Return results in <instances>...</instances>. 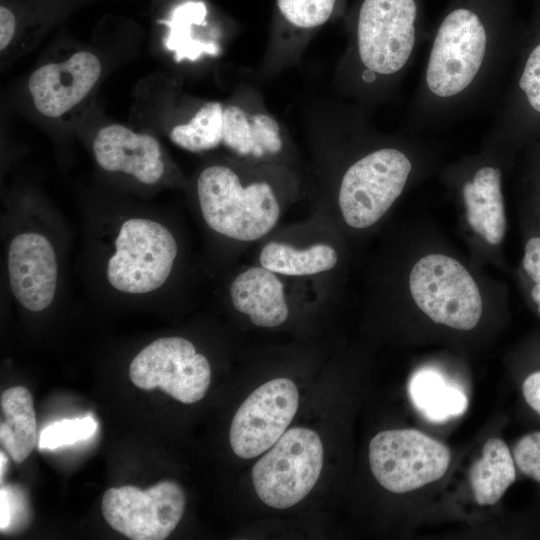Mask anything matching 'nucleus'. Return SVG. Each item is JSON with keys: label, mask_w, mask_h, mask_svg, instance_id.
Masks as SVG:
<instances>
[{"label": "nucleus", "mask_w": 540, "mask_h": 540, "mask_svg": "<svg viewBox=\"0 0 540 540\" xmlns=\"http://www.w3.org/2000/svg\"><path fill=\"white\" fill-rule=\"evenodd\" d=\"M91 215L89 258L105 296H157L170 281L179 256L172 229L157 212L117 207Z\"/></svg>", "instance_id": "obj_1"}, {"label": "nucleus", "mask_w": 540, "mask_h": 540, "mask_svg": "<svg viewBox=\"0 0 540 540\" xmlns=\"http://www.w3.org/2000/svg\"><path fill=\"white\" fill-rule=\"evenodd\" d=\"M27 497L19 485H2L0 489L1 532L19 530L27 524L29 515Z\"/></svg>", "instance_id": "obj_26"}, {"label": "nucleus", "mask_w": 540, "mask_h": 540, "mask_svg": "<svg viewBox=\"0 0 540 540\" xmlns=\"http://www.w3.org/2000/svg\"><path fill=\"white\" fill-rule=\"evenodd\" d=\"M540 121V26L524 50L514 91L495 126H520Z\"/></svg>", "instance_id": "obj_20"}, {"label": "nucleus", "mask_w": 540, "mask_h": 540, "mask_svg": "<svg viewBox=\"0 0 540 540\" xmlns=\"http://www.w3.org/2000/svg\"><path fill=\"white\" fill-rule=\"evenodd\" d=\"M96 429L97 423L91 415L82 418L62 419L42 429L38 448L39 450H54L72 445L90 438Z\"/></svg>", "instance_id": "obj_25"}, {"label": "nucleus", "mask_w": 540, "mask_h": 540, "mask_svg": "<svg viewBox=\"0 0 540 540\" xmlns=\"http://www.w3.org/2000/svg\"><path fill=\"white\" fill-rule=\"evenodd\" d=\"M234 308L259 327L281 325L288 318L284 286L276 273L252 267L238 274L229 288Z\"/></svg>", "instance_id": "obj_14"}, {"label": "nucleus", "mask_w": 540, "mask_h": 540, "mask_svg": "<svg viewBox=\"0 0 540 540\" xmlns=\"http://www.w3.org/2000/svg\"><path fill=\"white\" fill-rule=\"evenodd\" d=\"M522 393L527 404L540 416V370L525 378Z\"/></svg>", "instance_id": "obj_29"}, {"label": "nucleus", "mask_w": 540, "mask_h": 540, "mask_svg": "<svg viewBox=\"0 0 540 540\" xmlns=\"http://www.w3.org/2000/svg\"><path fill=\"white\" fill-rule=\"evenodd\" d=\"M461 191L471 228L489 244H500L506 231L501 170L490 164L478 165Z\"/></svg>", "instance_id": "obj_15"}, {"label": "nucleus", "mask_w": 540, "mask_h": 540, "mask_svg": "<svg viewBox=\"0 0 540 540\" xmlns=\"http://www.w3.org/2000/svg\"><path fill=\"white\" fill-rule=\"evenodd\" d=\"M345 3L346 0H275L277 43L292 45L308 39L338 16Z\"/></svg>", "instance_id": "obj_18"}, {"label": "nucleus", "mask_w": 540, "mask_h": 540, "mask_svg": "<svg viewBox=\"0 0 540 540\" xmlns=\"http://www.w3.org/2000/svg\"><path fill=\"white\" fill-rule=\"evenodd\" d=\"M262 267L282 275L305 276L332 269L338 260L337 252L327 244L296 249L288 244L270 242L259 256Z\"/></svg>", "instance_id": "obj_23"}, {"label": "nucleus", "mask_w": 540, "mask_h": 540, "mask_svg": "<svg viewBox=\"0 0 540 540\" xmlns=\"http://www.w3.org/2000/svg\"><path fill=\"white\" fill-rule=\"evenodd\" d=\"M208 11L204 2L187 0L176 5L169 17L160 22L168 27L164 41L167 50L173 52L176 62L185 59L195 61L202 55H217L216 42L203 39L198 31L206 27Z\"/></svg>", "instance_id": "obj_19"}, {"label": "nucleus", "mask_w": 540, "mask_h": 540, "mask_svg": "<svg viewBox=\"0 0 540 540\" xmlns=\"http://www.w3.org/2000/svg\"><path fill=\"white\" fill-rule=\"evenodd\" d=\"M414 165L406 151L395 146L371 150L344 172L338 203L345 222L356 229L376 223L403 192Z\"/></svg>", "instance_id": "obj_5"}, {"label": "nucleus", "mask_w": 540, "mask_h": 540, "mask_svg": "<svg viewBox=\"0 0 540 540\" xmlns=\"http://www.w3.org/2000/svg\"><path fill=\"white\" fill-rule=\"evenodd\" d=\"M129 377L140 389L158 387L172 398L192 404L205 396L211 382V366L191 341L166 336L150 342L135 355Z\"/></svg>", "instance_id": "obj_9"}, {"label": "nucleus", "mask_w": 540, "mask_h": 540, "mask_svg": "<svg viewBox=\"0 0 540 540\" xmlns=\"http://www.w3.org/2000/svg\"><path fill=\"white\" fill-rule=\"evenodd\" d=\"M31 212L18 216L5 237V276L11 296L26 311L52 306L60 293L61 252L58 239Z\"/></svg>", "instance_id": "obj_4"}, {"label": "nucleus", "mask_w": 540, "mask_h": 540, "mask_svg": "<svg viewBox=\"0 0 540 540\" xmlns=\"http://www.w3.org/2000/svg\"><path fill=\"white\" fill-rule=\"evenodd\" d=\"M223 110L219 101L204 103L187 122L171 128V142L193 153L217 148L223 139Z\"/></svg>", "instance_id": "obj_24"}, {"label": "nucleus", "mask_w": 540, "mask_h": 540, "mask_svg": "<svg viewBox=\"0 0 540 540\" xmlns=\"http://www.w3.org/2000/svg\"><path fill=\"white\" fill-rule=\"evenodd\" d=\"M409 394L416 408L434 422L460 416L468 405L466 395L459 388L445 382L437 372L427 369L412 377Z\"/></svg>", "instance_id": "obj_22"}, {"label": "nucleus", "mask_w": 540, "mask_h": 540, "mask_svg": "<svg viewBox=\"0 0 540 540\" xmlns=\"http://www.w3.org/2000/svg\"><path fill=\"white\" fill-rule=\"evenodd\" d=\"M324 449L319 435L293 427L252 468L254 489L266 505L287 509L304 499L322 471Z\"/></svg>", "instance_id": "obj_6"}, {"label": "nucleus", "mask_w": 540, "mask_h": 540, "mask_svg": "<svg viewBox=\"0 0 540 540\" xmlns=\"http://www.w3.org/2000/svg\"><path fill=\"white\" fill-rule=\"evenodd\" d=\"M91 148L95 163L107 175L142 191H154L169 184V159L160 141L151 134L109 124L97 131Z\"/></svg>", "instance_id": "obj_11"}, {"label": "nucleus", "mask_w": 540, "mask_h": 540, "mask_svg": "<svg viewBox=\"0 0 540 540\" xmlns=\"http://www.w3.org/2000/svg\"><path fill=\"white\" fill-rule=\"evenodd\" d=\"M0 459H1L0 474H1V481H2L3 480V474L5 472V467H6V464H7V457H6L5 453H3V451H1V453H0Z\"/></svg>", "instance_id": "obj_31"}, {"label": "nucleus", "mask_w": 540, "mask_h": 540, "mask_svg": "<svg viewBox=\"0 0 540 540\" xmlns=\"http://www.w3.org/2000/svg\"><path fill=\"white\" fill-rule=\"evenodd\" d=\"M196 198L206 226L220 236L254 241L277 224L280 206L271 184L256 180L244 184L231 166L204 167L196 180Z\"/></svg>", "instance_id": "obj_3"}, {"label": "nucleus", "mask_w": 540, "mask_h": 540, "mask_svg": "<svg viewBox=\"0 0 540 540\" xmlns=\"http://www.w3.org/2000/svg\"><path fill=\"white\" fill-rule=\"evenodd\" d=\"M516 479V465L507 444L499 438L488 439L482 456L470 469L469 480L477 504H496Z\"/></svg>", "instance_id": "obj_21"}, {"label": "nucleus", "mask_w": 540, "mask_h": 540, "mask_svg": "<svg viewBox=\"0 0 540 540\" xmlns=\"http://www.w3.org/2000/svg\"><path fill=\"white\" fill-rule=\"evenodd\" d=\"M298 405V389L288 378H275L259 386L232 419L229 441L233 452L251 459L267 451L286 432Z\"/></svg>", "instance_id": "obj_12"}, {"label": "nucleus", "mask_w": 540, "mask_h": 540, "mask_svg": "<svg viewBox=\"0 0 540 540\" xmlns=\"http://www.w3.org/2000/svg\"><path fill=\"white\" fill-rule=\"evenodd\" d=\"M418 38V0H361L347 60L354 86L364 95L393 86L412 61Z\"/></svg>", "instance_id": "obj_2"}, {"label": "nucleus", "mask_w": 540, "mask_h": 540, "mask_svg": "<svg viewBox=\"0 0 540 540\" xmlns=\"http://www.w3.org/2000/svg\"><path fill=\"white\" fill-rule=\"evenodd\" d=\"M512 456L521 473L540 483V431L522 436L515 443Z\"/></svg>", "instance_id": "obj_27"}, {"label": "nucleus", "mask_w": 540, "mask_h": 540, "mask_svg": "<svg viewBox=\"0 0 540 540\" xmlns=\"http://www.w3.org/2000/svg\"><path fill=\"white\" fill-rule=\"evenodd\" d=\"M531 297L536 305L537 312L540 315V285H533L531 289Z\"/></svg>", "instance_id": "obj_30"}, {"label": "nucleus", "mask_w": 540, "mask_h": 540, "mask_svg": "<svg viewBox=\"0 0 540 540\" xmlns=\"http://www.w3.org/2000/svg\"><path fill=\"white\" fill-rule=\"evenodd\" d=\"M185 504L180 485L164 480L146 490L132 485L109 488L101 511L106 522L129 539L163 540L180 522Z\"/></svg>", "instance_id": "obj_10"}, {"label": "nucleus", "mask_w": 540, "mask_h": 540, "mask_svg": "<svg viewBox=\"0 0 540 540\" xmlns=\"http://www.w3.org/2000/svg\"><path fill=\"white\" fill-rule=\"evenodd\" d=\"M101 72L100 59L88 50L41 65L28 80L35 109L50 119H72L91 97Z\"/></svg>", "instance_id": "obj_13"}, {"label": "nucleus", "mask_w": 540, "mask_h": 540, "mask_svg": "<svg viewBox=\"0 0 540 540\" xmlns=\"http://www.w3.org/2000/svg\"><path fill=\"white\" fill-rule=\"evenodd\" d=\"M451 453L442 442L416 429L385 430L369 444L373 476L386 490L403 494L441 479Z\"/></svg>", "instance_id": "obj_8"}, {"label": "nucleus", "mask_w": 540, "mask_h": 540, "mask_svg": "<svg viewBox=\"0 0 540 540\" xmlns=\"http://www.w3.org/2000/svg\"><path fill=\"white\" fill-rule=\"evenodd\" d=\"M0 441L16 463H22L36 445L37 425L33 398L23 386L6 389L0 399Z\"/></svg>", "instance_id": "obj_17"}, {"label": "nucleus", "mask_w": 540, "mask_h": 540, "mask_svg": "<svg viewBox=\"0 0 540 540\" xmlns=\"http://www.w3.org/2000/svg\"><path fill=\"white\" fill-rule=\"evenodd\" d=\"M523 269L536 285H540V237L530 238L524 248Z\"/></svg>", "instance_id": "obj_28"}, {"label": "nucleus", "mask_w": 540, "mask_h": 540, "mask_svg": "<svg viewBox=\"0 0 540 540\" xmlns=\"http://www.w3.org/2000/svg\"><path fill=\"white\" fill-rule=\"evenodd\" d=\"M222 144L238 156L261 159L283 148L281 128L269 113L228 104L223 110Z\"/></svg>", "instance_id": "obj_16"}, {"label": "nucleus", "mask_w": 540, "mask_h": 540, "mask_svg": "<svg viewBox=\"0 0 540 540\" xmlns=\"http://www.w3.org/2000/svg\"><path fill=\"white\" fill-rule=\"evenodd\" d=\"M409 288L416 305L435 323L468 331L481 318L477 284L452 257L430 254L421 258L411 270Z\"/></svg>", "instance_id": "obj_7"}]
</instances>
